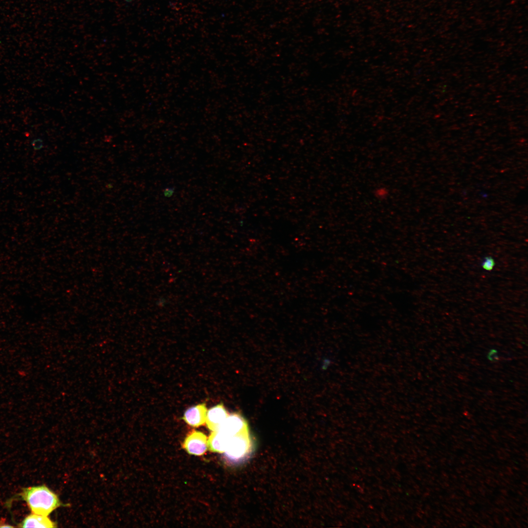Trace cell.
<instances>
[{
  "label": "cell",
  "mask_w": 528,
  "mask_h": 528,
  "mask_svg": "<svg viewBox=\"0 0 528 528\" xmlns=\"http://www.w3.org/2000/svg\"><path fill=\"white\" fill-rule=\"evenodd\" d=\"M21 496L32 513L48 516L57 508L64 506L58 495L44 485L24 488Z\"/></svg>",
  "instance_id": "obj_1"
},
{
  "label": "cell",
  "mask_w": 528,
  "mask_h": 528,
  "mask_svg": "<svg viewBox=\"0 0 528 528\" xmlns=\"http://www.w3.org/2000/svg\"><path fill=\"white\" fill-rule=\"evenodd\" d=\"M252 448L249 429L231 437L223 458L231 464L238 463L250 454Z\"/></svg>",
  "instance_id": "obj_2"
},
{
  "label": "cell",
  "mask_w": 528,
  "mask_h": 528,
  "mask_svg": "<svg viewBox=\"0 0 528 528\" xmlns=\"http://www.w3.org/2000/svg\"><path fill=\"white\" fill-rule=\"evenodd\" d=\"M208 440L207 437L203 433L193 431L185 438L183 447L190 454L200 456L207 451Z\"/></svg>",
  "instance_id": "obj_3"
},
{
  "label": "cell",
  "mask_w": 528,
  "mask_h": 528,
  "mask_svg": "<svg viewBox=\"0 0 528 528\" xmlns=\"http://www.w3.org/2000/svg\"><path fill=\"white\" fill-rule=\"evenodd\" d=\"M248 429L245 419L239 413L229 414L225 420L218 430H220L229 437Z\"/></svg>",
  "instance_id": "obj_4"
},
{
  "label": "cell",
  "mask_w": 528,
  "mask_h": 528,
  "mask_svg": "<svg viewBox=\"0 0 528 528\" xmlns=\"http://www.w3.org/2000/svg\"><path fill=\"white\" fill-rule=\"evenodd\" d=\"M228 415L222 403L211 408L206 413L205 422L208 428L213 431L218 430Z\"/></svg>",
  "instance_id": "obj_5"
},
{
  "label": "cell",
  "mask_w": 528,
  "mask_h": 528,
  "mask_svg": "<svg viewBox=\"0 0 528 528\" xmlns=\"http://www.w3.org/2000/svg\"><path fill=\"white\" fill-rule=\"evenodd\" d=\"M207 411L205 403L199 404L187 409L183 419L189 425L198 427L205 423Z\"/></svg>",
  "instance_id": "obj_6"
},
{
  "label": "cell",
  "mask_w": 528,
  "mask_h": 528,
  "mask_svg": "<svg viewBox=\"0 0 528 528\" xmlns=\"http://www.w3.org/2000/svg\"><path fill=\"white\" fill-rule=\"evenodd\" d=\"M230 438L220 430L213 431L208 440L209 449L214 452L223 453Z\"/></svg>",
  "instance_id": "obj_7"
},
{
  "label": "cell",
  "mask_w": 528,
  "mask_h": 528,
  "mask_svg": "<svg viewBox=\"0 0 528 528\" xmlns=\"http://www.w3.org/2000/svg\"><path fill=\"white\" fill-rule=\"evenodd\" d=\"M22 528H55L56 524L52 521L48 516H44L32 513L27 516L20 526Z\"/></svg>",
  "instance_id": "obj_8"
},
{
  "label": "cell",
  "mask_w": 528,
  "mask_h": 528,
  "mask_svg": "<svg viewBox=\"0 0 528 528\" xmlns=\"http://www.w3.org/2000/svg\"><path fill=\"white\" fill-rule=\"evenodd\" d=\"M495 262L493 258L486 257L482 264L483 268L486 270H491L493 269Z\"/></svg>",
  "instance_id": "obj_9"
},
{
  "label": "cell",
  "mask_w": 528,
  "mask_h": 528,
  "mask_svg": "<svg viewBox=\"0 0 528 528\" xmlns=\"http://www.w3.org/2000/svg\"><path fill=\"white\" fill-rule=\"evenodd\" d=\"M388 190L385 187H379L374 191V195L379 198H384L388 195Z\"/></svg>",
  "instance_id": "obj_10"
},
{
  "label": "cell",
  "mask_w": 528,
  "mask_h": 528,
  "mask_svg": "<svg viewBox=\"0 0 528 528\" xmlns=\"http://www.w3.org/2000/svg\"><path fill=\"white\" fill-rule=\"evenodd\" d=\"M43 140L41 138H36L31 142V145L36 151L40 150L43 147Z\"/></svg>",
  "instance_id": "obj_11"
},
{
  "label": "cell",
  "mask_w": 528,
  "mask_h": 528,
  "mask_svg": "<svg viewBox=\"0 0 528 528\" xmlns=\"http://www.w3.org/2000/svg\"><path fill=\"white\" fill-rule=\"evenodd\" d=\"M175 189L173 187H167L165 188L163 192V195L164 197L167 198H170L172 197L175 193Z\"/></svg>",
  "instance_id": "obj_12"
},
{
  "label": "cell",
  "mask_w": 528,
  "mask_h": 528,
  "mask_svg": "<svg viewBox=\"0 0 528 528\" xmlns=\"http://www.w3.org/2000/svg\"><path fill=\"white\" fill-rule=\"evenodd\" d=\"M125 0V1H126V2H132V1L133 0Z\"/></svg>",
  "instance_id": "obj_13"
}]
</instances>
